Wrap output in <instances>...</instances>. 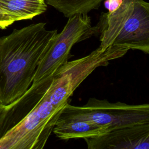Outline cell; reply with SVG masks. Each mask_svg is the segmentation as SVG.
I'll list each match as a JSON object with an SVG mask.
<instances>
[{
    "instance_id": "cell-2",
    "label": "cell",
    "mask_w": 149,
    "mask_h": 149,
    "mask_svg": "<svg viewBox=\"0 0 149 149\" xmlns=\"http://www.w3.org/2000/svg\"><path fill=\"white\" fill-rule=\"evenodd\" d=\"M97 26L102 48L113 45L149 53V3L144 0H122L116 10L101 13Z\"/></svg>"
},
{
    "instance_id": "cell-1",
    "label": "cell",
    "mask_w": 149,
    "mask_h": 149,
    "mask_svg": "<svg viewBox=\"0 0 149 149\" xmlns=\"http://www.w3.org/2000/svg\"><path fill=\"white\" fill-rule=\"evenodd\" d=\"M46 23L14 29L0 38V104L6 106L31 86L37 68L51 45L57 30Z\"/></svg>"
},
{
    "instance_id": "cell-5",
    "label": "cell",
    "mask_w": 149,
    "mask_h": 149,
    "mask_svg": "<svg viewBox=\"0 0 149 149\" xmlns=\"http://www.w3.org/2000/svg\"><path fill=\"white\" fill-rule=\"evenodd\" d=\"M97 31V26L91 25V19L87 14H76L69 17L62 30L55 35L41 60L31 86L49 81L56 70L68 61L72 47L90 38Z\"/></svg>"
},
{
    "instance_id": "cell-3",
    "label": "cell",
    "mask_w": 149,
    "mask_h": 149,
    "mask_svg": "<svg viewBox=\"0 0 149 149\" xmlns=\"http://www.w3.org/2000/svg\"><path fill=\"white\" fill-rule=\"evenodd\" d=\"M65 119L89 120L109 132L125 126L149 123V105L111 102L107 100L93 97L82 106H74L68 102L58 118Z\"/></svg>"
},
{
    "instance_id": "cell-9",
    "label": "cell",
    "mask_w": 149,
    "mask_h": 149,
    "mask_svg": "<svg viewBox=\"0 0 149 149\" xmlns=\"http://www.w3.org/2000/svg\"><path fill=\"white\" fill-rule=\"evenodd\" d=\"M49 5L69 18L76 14H87L98 9L103 0H45Z\"/></svg>"
},
{
    "instance_id": "cell-4",
    "label": "cell",
    "mask_w": 149,
    "mask_h": 149,
    "mask_svg": "<svg viewBox=\"0 0 149 149\" xmlns=\"http://www.w3.org/2000/svg\"><path fill=\"white\" fill-rule=\"evenodd\" d=\"M45 93L30 112L0 139V149H42L61 113Z\"/></svg>"
},
{
    "instance_id": "cell-12",
    "label": "cell",
    "mask_w": 149,
    "mask_h": 149,
    "mask_svg": "<svg viewBox=\"0 0 149 149\" xmlns=\"http://www.w3.org/2000/svg\"><path fill=\"white\" fill-rule=\"evenodd\" d=\"M3 108V106H2V105H1V104H0V112H1V111L2 110Z\"/></svg>"
},
{
    "instance_id": "cell-6",
    "label": "cell",
    "mask_w": 149,
    "mask_h": 149,
    "mask_svg": "<svg viewBox=\"0 0 149 149\" xmlns=\"http://www.w3.org/2000/svg\"><path fill=\"white\" fill-rule=\"evenodd\" d=\"M84 140L88 149H148L149 123L125 126Z\"/></svg>"
},
{
    "instance_id": "cell-7",
    "label": "cell",
    "mask_w": 149,
    "mask_h": 149,
    "mask_svg": "<svg viewBox=\"0 0 149 149\" xmlns=\"http://www.w3.org/2000/svg\"><path fill=\"white\" fill-rule=\"evenodd\" d=\"M52 132L58 138L68 140L72 139L99 137L108 131L107 128L89 120L65 119L57 120Z\"/></svg>"
},
{
    "instance_id": "cell-11",
    "label": "cell",
    "mask_w": 149,
    "mask_h": 149,
    "mask_svg": "<svg viewBox=\"0 0 149 149\" xmlns=\"http://www.w3.org/2000/svg\"><path fill=\"white\" fill-rule=\"evenodd\" d=\"M122 0H105L104 5L108 12H112L116 10L121 5Z\"/></svg>"
},
{
    "instance_id": "cell-10",
    "label": "cell",
    "mask_w": 149,
    "mask_h": 149,
    "mask_svg": "<svg viewBox=\"0 0 149 149\" xmlns=\"http://www.w3.org/2000/svg\"><path fill=\"white\" fill-rule=\"evenodd\" d=\"M14 22L12 17L0 8V29H5Z\"/></svg>"
},
{
    "instance_id": "cell-8",
    "label": "cell",
    "mask_w": 149,
    "mask_h": 149,
    "mask_svg": "<svg viewBox=\"0 0 149 149\" xmlns=\"http://www.w3.org/2000/svg\"><path fill=\"white\" fill-rule=\"evenodd\" d=\"M0 8L16 22L32 19L44 13L47 6L45 0H0Z\"/></svg>"
}]
</instances>
